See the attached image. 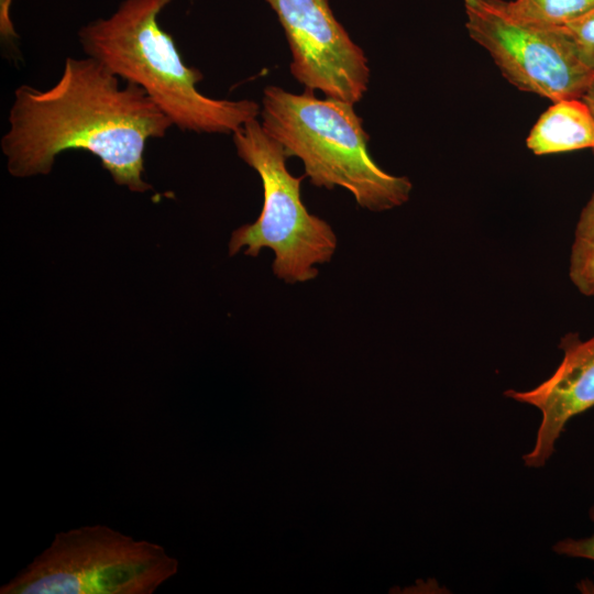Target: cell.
<instances>
[{
  "instance_id": "obj_1",
  "label": "cell",
  "mask_w": 594,
  "mask_h": 594,
  "mask_svg": "<svg viewBox=\"0 0 594 594\" xmlns=\"http://www.w3.org/2000/svg\"><path fill=\"white\" fill-rule=\"evenodd\" d=\"M1 150L15 177L46 175L56 156L84 150L97 156L118 185L144 193V151L173 127L169 118L139 86L97 59L67 57L59 79L48 89L19 86Z\"/></svg>"
},
{
  "instance_id": "obj_2",
  "label": "cell",
  "mask_w": 594,
  "mask_h": 594,
  "mask_svg": "<svg viewBox=\"0 0 594 594\" xmlns=\"http://www.w3.org/2000/svg\"><path fill=\"white\" fill-rule=\"evenodd\" d=\"M172 2L122 0L109 16L79 29L81 48L120 79L142 88L182 131L232 134L257 119L261 107L253 100L215 99L198 90L202 73L184 63L173 36L158 22Z\"/></svg>"
},
{
  "instance_id": "obj_3",
  "label": "cell",
  "mask_w": 594,
  "mask_h": 594,
  "mask_svg": "<svg viewBox=\"0 0 594 594\" xmlns=\"http://www.w3.org/2000/svg\"><path fill=\"white\" fill-rule=\"evenodd\" d=\"M353 106L333 98L320 99L309 89L298 95L267 86L261 124L288 157L302 162L314 186L342 187L360 207L371 211L399 207L409 199L413 184L405 176L385 172L371 157L369 134Z\"/></svg>"
},
{
  "instance_id": "obj_4",
  "label": "cell",
  "mask_w": 594,
  "mask_h": 594,
  "mask_svg": "<svg viewBox=\"0 0 594 594\" xmlns=\"http://www.w3.org/2000/svg\"><path fill=\"white\" fill-rule=\"evenodd\" d=\"M232 139L239 157L260 175L264 202L255 222L233 231L230 255L246 246L245 255L257 256L268 248L275 254L276 277L289 284L315 279L316 265L332 258L337 237L327 221L309 213L302 204L300 185L306 175L295 177L288 172L284 147L257 119L233 132Z\"/></svg>"
},
{
  "instance_id": "obj_5",
  "label": "cell",
  "mask_w": 594,
  "mask_h": 594,
  "mask_svg": "<svg viewBox=\"0 0 594 594\" xmlns=\"http://www.w3.org/2000/svg\"><path fill=\"white\" fill-rule=\"evenodd\" d=\"M177 571V559L156 543L85 526L58 532L0 593L151 594Z\"/></svg>"
},
{
  "instance_id": "obj_6",
  "label": "cell",
  "mask_w": 594,
  "mask_h": 594,
  "mask_svg": "<svg viewBox=\"0 0 594 594\" xmlns=\"http://www.w3.org/2000/svg\"><path fill=\"white\" fill-rule=\"evenodd\" d=\"M464 12L470 37L519 90L556 102L580 99L594 85V72L560 28L520 21L505 0H464Z\"/></svg>"
},
{
  "instance_id": "obj_7",
  "label": "cell",
  "mask_w": 594,
  "mask_h": 594,
  "mask_svg": "<svg viewBox=\"0 0 594 594\" xmlns=\"http://www.w3.org/2000/svg\"><path fill=\"white\" fill-rule=\"evenodd\" d=\"M275 12L292 53L290 73L305 89L359 102L369 88L363 50L337 20L329 0H264Z\"/></svg>"
},
{
  "instance_id": "obj_8",
  "label": "cell",
  "mask_w": 594,
  "mask_h": 594,
  "mask_svg": "<svg viewBox=\"0 0 594 594\" xmlns=\"http://www.w3.org/2000/svg\"><path fill=\"white\" fill-rule=\"evenodd\" d=\"M559 348L563 359L550 377L532 389L504 393L541 413L535 446L522 457L529 468L543 466L569 420L594 407V336L582 340L579 333H566Z\"/></svg>"
},
{
  "instance_id": "obj_9",
  "label": "cell",
  "mask_w": 594,
  "mask_h": 594,
  "mask_svg": "<svg viewBox=\"0 0 594 594\" xmlns=\"http://www.w3.org/2000/svg\"><path fill=\"white\" fill-rule=\"evenodd\" d=\"M526 143L536 155L593 148L594 116L582 98L556 101L538 119Z\"/></svg>"
},
{
  "instance_id": "obj_10",
  "label": "cell",
  "mask_w": 594,
  "mask_h": 594,
  "mask_svg": "<svg viewBox=\"0 0 594 594\" xmlns=\"http://www.w3.org/2000/svg\"><path fill=\"white\" fill-rule=\"evenodd\" d=\"M506 4L518 20L543 28H562L594 9V0H512Z\"/></svg>"
},
{
  "instance_id": "obj_11",
  "label": "cell",
  "mask_w": 594,
  "mask_h": 594,
  "mask_svg": "<svg viewBox=\"0 0 594 594\" xmlns=\"http://www.w3.org/2000/svg\"><path fill=\"white\" fill-rule=\"evenodd\" d=\"M569 276L581 294L594 296V193L582 209L576 224Z\"/></svg>"
},
{
  "instance_id": "obj_12",
  "label": "cell",
  "mask_w": 594,
  "mask_h": 594,
  "mask_svg": "<svg viewBox=\"0 0 594 594\" xmlns=\"http://www.w3.org/2000/svg\"><path fill=\"white\" fill-rule=\"evenodd\" d=\"M560 29L572 42L581 62L594 72V9Z\"/></svg>"
},
{
  "instance_id": "obj_13",
  "label": "cell",
  "mask_w": 594,
  "mask_h": 594,
  "mask_svg": "<svg viewBox=\"0 0 594 594\" xmlns=\"http://www.w3.org/2000/svg\"><path fill=\"white\" fill-rule=\"evenodd\" d=\"M588 515L594 522V505L590 508ZM552 549L558 554L594 561V534L581 539H562L558 541Z\"/></svg>"
},
{
  "instance_id": "obj_14",
  "label": "cell",
  "mask_w": 594,
  "mask_h": 594,
  "mask_svg": "<svg viewBox=\"0 0 594 594\" xmlns=\"http://www.w3.org/2000/svg\"><path fill=\"white\" fill-rule=\"evenodd\" d=\"M13 0H0V38L1 43L9 47H15L19 38L11 18Z\"/></svg>"
},
{
  "instance_id": "obj_15",
  "label": "cell",
  "mask_w": 594,
  "mask_h": 594,
  "mask_svg": "<svg viewBox=\"0 0 594 594\" xmlns=\"http://www.w3.org/2000/svg\"><path fill=\"white\" fill-rule=\"evenodd\" d=\"M582 99L586 102L590 110L592 111L594 116V85L585 92V95L582 97ZM594 153V147H593Z\"/></svg>"
}]
</instances>
